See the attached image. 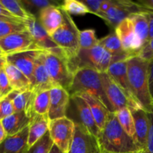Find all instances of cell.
Segmentation results:
<instances>
[{
    "label": "cell",
    "mask_w": 153,
    "mask_h": 153,
    "mask_svg": "<svg viewBox=\"0 0 153 153\" xmlns=\"http://www.w3.org/2000/svg\"><path fill=\"white\" fill-rule=\"evenodd\" d=\"M128 77L133 95L140 107L153 113L152 97L149 83V61L138 55L127 59Z\"/></svg>",
    "instance_id": "obj_1"
},
{
    "label": "cell",
    "mask_w": 153,
    "mask_h": 153,
    "mask_svg": "<svg viewBox=\"0 0 153 153\" xmlns=\"http://www.w3.org/2000/svg\"><path fill=\"white\" fill-rule=\"evenodd\" d=\"M102 150L111 152H135L143 150L120 124L116 114L111 112L97 137Z\"/></svg>",
    "instance_id": "obj_2"
},
{
    "label": "cell",
    "mask_w": 153,
    "mask_h": 153,
    "mask_svg": "<svg viewBox=\"0 0 153 153\" xmlns=\"http://www.w3.org/2000/svg\"><path fill=\"white\" fill-rule=\"evenodd\" d=\"M82 93L98 99L111 112H113L105 94L100 72L91 68H80L75 71L69 94L72 96Z\"/></svg>",
    "instance_id": "obj_3"
},
{
    "label": "cell",
    "mask_w": 153,
    "mask_h": 153,
    "mask_svg": "<svg viewBox=\"0 0 153 153\" xmlns=\"http://www.w3.org/2000/svg\"><path fill=\"white\" fill-rule=\"evenodd\" d=\"M63 22L61 26L51 35V37L64 52L68 61L77 57L80 51L79 33L80 31L71 16L62 10Z\"/></svg>",
    "instance_id": "obj_4"
},
{
    "label": "cell",
    "mask_w": 153,
    "mask_h": 153,
    "mask_svg": "<svg viewBox=\"0 0 153 153\" xmlns=\"http://www.w3.org/2000/svg\"><path fill=\"white\" fill-rule=\"evenodd\" d=\"M69 62L73 73L78 69L91 68L104 73L113 63V57L98 44L92 49H80L77 57Z\"/></svg>",
    "instance_id": "obj_5"
},
{
    "label": "cell",
    "mask_w": 153,
    "mask_h": 153,
    "mask_svg": "<svg viewBox=\"0 0 153 153\" xmlns=\"http://www.w3.org/2000/svg\"><path fill=\"white\" fill-rule=\"evenodd\" d=\"M45 63L49 75L57 86L69 92L73 83L74 73L68 59L64 55L45 52Z\"/></svg>",
    "instance_id": "obj_6"
},
{
    "label": "cell",
    "mask_w": 153,
    "mask_h": 153,
    "mask_svg": "<svg viewBox=\"0 0 153 153\" xmlns=\"http://www.w3.org/2000/svg\"><path fill=\"white\" fill-rule=\"evenodd\" d=\"M49 132L54 144L62 152L68 153L74 137L75 123L67 117L50 120Z\"/></svg>",
    "instance_id": "obj_7"
},
{
    "label": "cell",
    "mask_w": 153,
    "mask_h": 153,
    "mask_svg": "<svg viewBox=\"0 0 153 153\" xmlns=\"http://www.w3.org/2000/svg\"><path fill=\"white\" fill-rule=\"evenodd\" d=\"M149 10L143 8L136 1L129 0H113L111 7L106 13L101 16L108 25L116 28L118 24L123 19L129 17L134 13L147 12Z\"/></svg>",
    "instance_id": "obj_8"
},
{
    "label": "cell",
    "mask_w": 153,
    "mask_h": 153,
    "mask_svg": "<svg viewBox=\"0 0 153 153\" xmlns=\"http://www.w3.org/2000/svg\"><path fill=\"white\" fill-rule=\"evenodd\" d=\"M68 153H102L98 138L80 123H75V134Z\"/></svg>",
    "instance_id": "obj_9"
},
{
    "label": "cell",
    "mask_w": 153,
    "mask_h": 153,
    "mask_svg": "<svg viewBox=\"0 0 153 153\" xmlns=\"http://www.w3.org/2000/svg\"><path fill=\"white\" fill-rule=\"evenodd\" d=\"M42 52L44 51L38 48H34L5 56L7 64H12L19 69L29 79L32 85V88L34 85V72L36 60Z\"/></svg>",
    "instance_id": "obj_10"
},
{
    "label": "cell",
    "mask_w": 153,
    "mask_h": 153,
    "mask_svg": "<svg viewBox=\"0 0 153 153\" xmlns=\"http://www.w3.org/2000/svg\"><path fill=\"white\" fill-rule=\"evenodd\" d=\"M115 33L119 37L126 52L131 56L139 55L143 46L136 34L132 22L129 18L123 19L118 24L115 28Z\"/></svg>",
    "instance_id": "obj_11"
},
{
    "label": "cell",
    "mask_w": 153,
    "mask_h": 153,
    "mask_svg": "<svg viewBox=\"0 0 153 153\" xmlns=\"http://www.w3.org/2000/svg\"><path fill=\"white\" fill-rule=\"evenodd\" d=\"M103 89L113 112H117L125 108H133L132 105L127 99L123 90L107 73H101Z\"/></svg>",
    "instance_id": "obj_12"
},
{
    "label": "cell",
    "mask_w": 153,
    "mask_h": 153,
    "mask_svg": "<svg viewBox=\"0 0 153 153\" xmlns=\"http://www.w3.org/2000/svg\"><path fill=\"white\" fill-rule=\"evenodd\" d=\"M34 48L37 47L28 31L14 33L0 38V49L5 56Z\"/></svg>",
    "instance_id": "obj_13"
},
{
    "label": "cell",
    "mask_w": 153,
    "mask_h": 153,
    "mask_svg": "<svg viewBox=\"0 0 153 153\" xmlns=\"http://www.w3.org/2000/svg\"><path fill=\"white\" fill-rule=\"evenodd\" d=\"M28 31L31 33L34 44L38 49L44 52H52L60 55H64V52L54 42L51 36L46 31L40 24L39 19L35 16L27 21ZM65 56V55H64Z\"/></svg>",
    "instance_id": "obj_14"
},
{
    "label": "cell",
    "mask_w": 153,
    "mask_h": 153,
    "mask_svg": "<svg viewBox=\"0 0 153 153\" xmlns=\"http://www.w3.org/2000/svg\"><path fill=\"white\" fill-rule=\"evenodd\" d=\"M107 73L117 84L118 86L123 90L127 99L132 105L133 108H141L137 103L133 95L129 80L128 77V69H127V60L116 61L112 63L108 70Z\"/></svg>",
    "instance_id": "obj_15"
},
{
    "label": "cell",
    "mask_w": 153,
    "mask_h": 153,
    "mask_svg": "<svg viewBox=\"0 0 153 153\" xmlns=\"http://www.w3.org/2000/svg\"><path fill=\"white\" fill-rule=\"evenodd\" d=\"M70 100V94L64 88L55 87L50 90V106L48 114L49 121L66 117Z\"/></svg>",
    "instance_id": "obj_16"
},
{
    "label": "cell",
    "mask_w": 153,
    "mask_h": 153,
    "mask_svg": "<svg viewBox=\"0 0 153 153\" xmlns=\"http://www.w3.org/2000/svg\"><path fill=\"white\" fill-rule=\"evenodd\" d=\"M57 86L49 75L45 63V52H42L36 60L32 90L35 93L50 91Z\"/></svg>",
    "instance_id": "obj_17"
},
{
    "label": "cell",
    "mask_w": 153,
    "mask_h": 153,
    "mask_svg": "<svg viewBox=\"0 0 153 153\" xmlns=\"http://www.w3.org/2000/svg\"><path fill=\"white\" fill-rule=\"evenodd\" d=\"M134 118L136 142L141 149H146L147 145L150 122L149 113L141 108H130Z\"/></svg>",
    "instance_id": "obj_18"
},
{
    "label": "cell",
    "mask_w": 153,
    "mask_h": 153,
    "mask_svg": "<svg viewBox=\"0 0 153 153\" xmlns=\"http://www.w3.org/2000/svg\"><path fill=\"white\" fill-rule=\"evenodd\" d=\"M70 99L73 100L79 114L80 123L94 136L99 137L100 133V128L97 126L91 108L87 102L79 94L70 96Z\"/></svg>",
    "instance_id": "obj_19"
},
{
    "label": "cell",
    "mask_w": 153,
    "mask_h": 153,
    "mask_svg": "<svg viewBox=\"0 0 153 153\" xmlns=\"http://www.w3.org/2000/svg\"><path fill=\"white\" fill-rule=\"evenodd\" d=\"M36 93L33 90L19 92L13 91L7 96V98L11 100L15 112L24 111L28 117L32 118L36 114L34 111V102Z\"/></svg>",
    "instance_id": "obj_20"
},
{
    "label": "cell",
    "mask_w": 153,
    "mask_h": 153,
    "mask_svg": "<svg viewBox=\"0 0 153 153\" xmlns=\"http://www.w3.org/2000/svg\"><path fill=\"white\" fill-rule=\"evenodd\" d=\"M38 19L43 28L51 36L62 24V10L58 6H49L39 12Z\"/></svg>",
    "instance_id": "obj_21"
},
{
    "label": "cell",
    "mask_w": 153,
    "mask_h": 153,
    "mask_svg": "<svg viewBox=\"0 0 153 153\" xmlns=\"http://www.w3.org/2000/svg\"><path fill=\"white\" fill-rule=\"evenodd\" d=\"M98 44L112 55L113 63L123 60H127L131 57H133L124 50L120 40L115 31L99 40Z\"/></svg>",
    "instance_id": "obj_22"
},
{
    "label": "cell",
    "mask_w": 153,
    "mask_h": 153,
    "mask_svg": "<svg viewBox=\"0 0 153 153\" xmlns=\"http://www.w3.org/2000/svg\"><path fill=\"white\" fill-rule=\"evenodd\" d=\"M28 126L20 132L8 136L0 144V153H23L28 148Z\"/></svg>",
    "instance_id": "obj_23"
},
{
    "label": "cell",
    "mask_w": 153,
    "mask_h": 153,
    "mask_svg": "<svg viewBox=\"0 0 153 153\" xmlns=\"http://www.w3.org/2000/svg\"><path fill=\"white\" fill-rule=\"evenodd\" d=\"M82 97L89 105L92 114L94 116L97 126L101 131L104 127L111 111L107 108L105 105L98 99L86 93L78 94Z\"/></svg>",
    "instance_id": "obj_24"
},
{
    "label": "cell",
    "mask_w": 153,
    "mask_h": 153,
    "mask_svg": "<svg viewBox=\"0 0 153 153\" xmlns=\"http://www.w3.org/2000/svg\"><path fill=\"white\" fill-rule=\"evenodd\" d=\"M31 118L24 111L14 112L1 121L7 137L14 135L28 126Z\"/></svg>",
    "instance_id": "obj_25"
},
{
    "label": "cell",
    "mask_w": 153,
    "mask_h": 153,
    "mask_svg": "<svg viewBox=\"0 0 153 153\" xmlns=\"http://www.w3.org/2000/svg\"><path fill=\"white\" fill-rule=\"evenodd\" d=\"M49 120L46 117L36 114L28 125V148L31 147L39 139L49 131Z\"/></svg>",
    "instance_id": "obj_26"
},
{
    "label": "cell",
    "mask_w": 153,
    "mask_h": 153,
    "mask_svg": "<svg viewBox=\"0 0 153 153\" xmlns=\"http://www.w3.org/2000/svg\"><path fill=\"white\" fill-rule=\"evenodd\" d=\"M4 69L13 91L23 92L28 90H32V85L30 80L19 69L7 63Z\"/></svg>",
    "instance_id": "obj_27"
},
{
    "label": "cell",
    "mask_w": 153,
    "mask_h": 153,
    "mask_svg": "<svg viewBox=\"0 0 153 153\" xmlns=\"http://www.w3.org/2000/svg\"><path fill=\"white\" fill-rule=\"evenodd\" d=\"M147 12L134 13L128 17L131 19L134 31L143 47L149 41V23Z\"/></svg>",
    "instance_id": "obj_28"
},
{
    "label": "cell",
    "mask_w": 153,
    "mask_h": 153,
    "mask_svg": "<svg viewBox=\"0 0 153 153\" xmlns=\"http://www.w3.org/2000/svg\"><path fill=\"white\" fill-rule=\"evenodd\" d=\"M1 4L16 17L27 22L35 15L32 14L25 9L22 1L19 0H0Z\"/></svg>",
    "instance_id": "obj_29"
},
{
    "label": "cell",
    "mask_w": 153,
    "mask_h": 153,
    "mask_svg": "<svg viewBox=\"0 0 153 153\" xmlns=\"http://www.w3.org/2000/svg\"><path fill=\"white\" fill-rule=\"evenodd\" d=\"M117 118L124 131L132 137L136 142L135 128H134V118L131 114L129 108H125L118 111L115 112ZM137 143V142H136Z\"/></svg>",
    "instance_id": "obj_30"
},
{
    "label": "cell",
    "mask_w": 153,
    "mask_h": 153,
    "mask_svg": "<svg viewBox=\"0 0 153 153\" xmlns=\"http://www.w3.org/2000/svg\"><path fill=\"white\" fill-rule=\"evenodd\" d=\"M49 106H50V91H43L41 92L36 93L34 102V113L49 118L48 114H49Z\"/></svg>",
    "instance_id": "obj_31"
},
{
    "label": "cell",
    "mask_w": 153,
    "mask_h": 153,
    "mask_svg": "<svg viewBox=\"0 0 153 153\" xmlns=\"http://www.w3.org/2000/svg\"><path fill=\"white\" fill-rule=\"evenodd\" d=\"M61 9L69 15H85L91 13L87 6L82 1L64 0L60 6Z\"/></svg>",
    "instance_id": "obj_32"
},
{
    "label": "cell",
    "mask_w": 153,
    "mask_h": 153,
    "mask_svg": "<svg viewBox=\"0 0 153 153\" xmlns=\"http://www.w3.org/2000/svg\"><path fill=\"white\" fill-rule=\"evenodd\" d=\"M54 143L49 131L39 139L31 147L27 148L23 153H49L53 147Z\"/></svg>",
    "instance_id": "obj_33"
},
{
    "label": "cell",
    "mask_w": 153,
    "mask_h": 153,
    "mask_svg": "<svg viewBox=\"0 0 153 153\" xmlns=\"http://www.w3.org/2000/svg\"><path fill=\"white\" fill-rule=\"evenodd\" d=\"M28 31L27 22L0 21V38L14 33Z\"/></svg>",
    "instance_id": "obj_34"
},
{
    "label": "cell",
    "mask_w": 153,
    "mask_h": 153,
    "mask_svg": "<svg viewBox=\"0 0 153 153\" xmlns=\"http://www.w3.org/2000/svg\"><path fill=\"white\" fill-rule=\"evenodd\" d=\"M99 40L96 36L94 29H86L80 31L79 33V45L80 49H90L97 46Z\"/></svg>",
    "instance_id": "obj_35"
},
{
    "label": "cell",
    "mask_w": 153,
    "mask_h": 153,
    "mask_svg": "<svg viewBox=\"0 0 153 153\" xmlns=\"http://www.w3.org/2000/svg\"><path fill=\"white\" fill-rule=\"evenodd\" d=\"M22 4L28 12L31 13V10H38L39 12L49 6H58L61 4L54 0H21Z\"/></svg>",
    "instance_id": "obj_36"
},
{
    "label": "cell",
    "mask_w": 153,
    "mask_h": 153,
    "mask_svg": "<svg viewBox=\"0 0 153 153\" xmlns=\"http://www.w3.org/2000/svg\"><path fill=\"white\" fill-rule=\"evenodd\" d=\"M15 112L11 100L7 97L0 99V122Z\"/></svg>",
    "instance_id": "obj_37"
},
{
    "label": "cell",
    "mask_w": 153,
    "mask_h": 153,
    "mask_svg": "<svg viewBox=\"0 0 153 153\" xmlns=\"http://www.w3.org/2000/svg\"><path fill=\"white\" fill-rule=\"evenodd\" d=\"M4 69L0 70V99L4 98L13 91Z\"/></svg>",
    "instance_id": "obj_38"
},
{
    "label": "cell",
    "mask_w": 153,
    "mask_h": 153,
    "mask_svg": "<svg viewBox=\"0 0 153 153\" xmlns=\"http://www.w3.org/2000/svg\"><path fill=\"white\" fill-rule=\"evenodd\" d=\"M102 1L103 0H83L82 1L87 6V7L91 12V13L97 15L100 17L102 14L100 7H101Z\"/></svg>",
    "instance_id": "obj_39"
},
{
    "label": "cell",
    "mask_w": 153,
    "mask_h": 153,
    "mask_svg": "<svg viewBox=\"0 0 153 153\" xmlns=\"http://www.w3.org/2000/svg\"><path fill=\"white\" fill-rule=\"evenodd\" d=\"M0 21H7V22H26L22 19H19L10 13L0 2Z\"/></svg>",
    "instance_id": "obj_40"
},
{
    "label": "cell",
    "mask_w": 153,
    "mask_h": 153,
    "mask_svg": "<svg viewBox=\"0 0 153 153\" xmlns=\"http://www.w3.org/2000/svg\"><path fill=\"white\" fill-rule=\"evenodd\" d=\"M138 56L143 58V60L150 61L153 59V38L151 39L147 44L142 49L139 53Z\"/></svg>",
    "instance_id": "obj_41"
},
{
    "label": "cell",
    "mask_w": 153,
    "mask_h": 153,
    "mask_svg": "<svg viewBox=\"0 0 153 153\" xmlns=\"http://www.w3.org/2000/svg\"><path fill=\"white\" fill-rule=\"evenodd\" d=\"M149 117L150 127H149V135H148L146 149L149 153H153V113H149Z\"/></svg>",
    "instance_id": "obj_42"
},
{
    "label": "cell",
    "mask_w": 153,
    "mask_h": 153,
    "mask_svg": "<svg viewBox=\"0 0 153 153\" xmlns=\"http://www.w3.org/2000/svg\"><path fill=\"white\" fill-rule=\"evenodd\" d=\"M149 90L152 97H153V59L149 62Z\"/></svg>",
    "instance_id": "obj_43"
},
{
    "label": "cell",
    "mask_w": 153,
    "mask_h": 153,
    "mask_svg": "<svg viewBox=\"0 0 153 153\" xmlns=\"http://www.w3.org/2000/svg\"><path fill=\"white\" fill-rule=\"evenodd\" d=\"M143 8L153 11V0H138L136 1Z\"/></svg>",
    "instance_id": "obj_44"
},
{
    "label": "cell",
    "mask_w": 153,
    "mask_h": 153,
    "mask_svg": "<svg viewBox=\"0 0 153 153\" xmlns=\"http://www.w3.org/2000/svg\"><path fill=\"white\" fill-rule=\"evenodd\" d=\"M112 2H113V0H103L101 7H100V10H101L102 13L101 16L103 13H106L110 9V7L112 5ZM101 16H100V17H101Z\"/></svg>",
    "instance_id": "obj_45"
},
{
    "label": "cell",
    "mask_w": 153,
    "mask_h": 153,
    "mask_svg": "<svg viewBox=\"0 0 153 153\" xmlns=\"http://www.w3.org/2000/svg\"><path fill=\"white\" fill-rule=\"evenodd\" d=\"M149 23V40L153 38V11L149 10L147 12Z\"/></svg>",
    "instance_id": "obj_46"
},
{
    "label": "cell",
    "mask_w": 153,
    "mask_h": 153,
    "mask_svg": "<svg viewBox=\"0 0 153 153\" xmlns=\"http://www.w3.org/2000/svg\"><path fill=\"white\" fill-rule=\"evenodd\" d=\"M6 137H7V134H6L5 131H4L2 123H1V122H0V144L4 141Z\"/></svg>",
    "instance_id": "obj_47"
},
{
    "label": "cell",
    "mask_w": 153,
    "mask_h": 153,
    "mask_svg": "<svg viewBox=\"0 0 153 153\" xmlns=\"http://www.w3.org/2000/svg\"><path fill=\"white\" fill-rule=\"evenodd\" d=\"M6 64H7V61H6L5 56L0 57V70L4 68Z\"/></svg>",
    "instance_id": "obj_48"
},
{
    "label": "cell",
    "mask_w": 153,
    "mask_h": 153,
    "mask_svg": "<svg viewBox=\"0 0 153 153\" xmlns=\"http://www.w3.org/2000/svg\"><path fill=\"white\" fill-rule=\"evenodd\" d=\"M49 153H65V152H62V151H61L58 146H56L55 144H54L53 147L52 148V149H51L50 152Z\"/></svg>",
    "instance_id": "obj_49"
},
{
    "label": "cell",
    "mask_w": 153,
    "mask_h": 153,
    "mask_svg": "<svg viewBox=\"0 0 153 153\" xmlns=\"http://www.w3.org/2000/svg\"><path fill=\"white\" fill-rule=\"evenodd\" d=\"M142 151V150H141ZM140 152H124V153H140ZM102 153H120V152H108V151L102 150Z\"/></svg>",
    "instance_id": "obj_50"
},
{
    "label": "cell",
    "mask_w": 153,
    "mask_h": 153,
    "mask_svg": "<svg viewBox=\"0 0 153 153\" xmlns=\"http://www.w3.org/2000/svg\"><path fill=\"white\" fill-rule=\"evenodd\" d=\"M140 153H149V152H148L147 149H143V150H142V151H140Z\"/></svg>",
    "instance_id": "obj_51"
},
{
    "label": "cell",
    "mask_w": 153,
    "mask_h": 153,
    "mask_svg": "<svg viewBox=\"0 0 153 153\" xmlns=\"http://www.w3.org/2000/svg\"><path fill=\"white\" fill-rule=\"evenodd\" d=\"M1 56H5V55H4V53H3V52L1 51V49H0V57H1Z\"/></svg>",
    "instance_id": "obj_52"
},
{
    "label": "cell",
    "mask_w": 153,
    "mask_h": 153,
    "mask_svg": "<svg viewBox=\"0 0 153 153\" xmlns=\"http://www.w3.org/2000/svg\"><path fill=\"white\" fill-rule=\"evenodd\" d=\"M152 106H153V97H152Z\"/></svg>",
    "instance_id": "obj_53"
}]
</instances>
